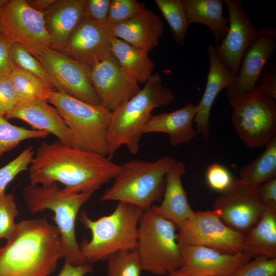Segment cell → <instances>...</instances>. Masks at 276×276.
Listing matches in <instances>:
<instances>
[{"instance_id": "f1b7e54d", "label": "cell", "mask_w": 276, "mask_h": 276, "mask_svg": "<svg viewBox=\"0 0 276 276\" xmlns=\"http://www.w3.org/2000/svg\"><path fill=\"white\" fill-rule=\"evenodd\" d=\"M9 78L19 101H48L53 91L50 84L17 67L15 66Z\"/></svg>"}, {"instance_id": "3957f363", "label": "cell", "mask_w": 276, "mask_h": 276, "mask_svg": "<svg viewBox=\"0 0 276 276\" xmlns=\"http://www.w3.org/2000/svg\"><path fill=\"white\" fill-rule=\"evenodd\" d=\"M173 100L172 91L163 85L160 74H152L138 93L111 111L108 128V158L111 159L122 146L136 154L142 130L152 116V111Z\"/></svg>"}, {"instance_id": "603a6c76", "label": "cell", "mask_w": 276, "mask_h": 276, "mask_svg": "<svg viewBox=\"0 0 276 276\" xmlns=\"http://www.w3.org/2000/svg\"><path fill=\"white\" fill-rule=\"evenodd\" d=\"M196 106L188 103L169 112L152 115L142 130V134L159 132L167 133L171 146L188 143L197 135L193 128Z\"/></svg>"}, {"instance_id": "83f0119b", "label": "cell", "mask_w": 276, "mask_h": 276, "mask_svg": "<svg viewBox=\"0 0 276 276\" xmlns=\"http://www.w3.org/2000/svg\"><path fill=\"white\" fill-rule=\"evenodd\" d=\"M265 147L264 151L257 157L241 168L239 179L243 183L257 188L275 178L276 137Z\"/></svg>"}, {"instance_id": "4dcf8cb0", "label": "cell", "mask_w": 276, "mask_h": 276, "mask_svg": "<svg viewBox=\"0 0 276 276\" xmlns=\"http://www.w3.org/2000/svg\"><path fill=\"white\" fill-rule=\"evenodd\" d=\"M49 134L44 131L28 129L12 124L4 115L0 114V157L24 141L43 139Z\"/></svg>"}, {"instance_id": "60d3db41", "label": "cell", "mask_w": 276, "mask_h": 276, "mask_svg": "<svg viewBox=\"0 0 276 276\" xmlns=\"http://www.w3.org/2000/svg\"><path fill=\"white\" fill-rule=\"evenodd\" d=\"M11 44L4 35L0 36V77H9L15 67L10 53Z\"/></svg>"}, {"instance_id": "836d02e7", "label": "cell", "mask_w": 276, "mask_h": 276, "mask_svg": "<svg viewBox=\"0 0 276 276\" xmlns=\"http://www.w3.org/2000/svg\"><path fill=\"white\" fill-rule=\"evenodd\" d=\"M34 155L33 147L24 149L16 157L0 168V197L6 193L8 184L20 173L28 169Z\"/></svg>"}, {"instance_id": "44dd1931", "label": "cell", "mask_w": 276, "mask_h": 276, "mask_svg": "<svg viewBox=\"0 0 276 276\" xmlns=\"http://www.w3.org/2000/svg\"><path fill=\"white\" fill-rule=\"evenodd\" d=\"M208 53L210 65L205 88L199 103L196 105L194 121L197 133L205 139L209 134L210 114L214 102L218 94L231 84L235 77L222 64L213 45L208 46Z\"/></svg>"}, {"instance_id": "30bf717a", "label": "cell", "mask_w": 276, "mask_h": 276, "mask_svg": "<svg viewBox=\"0 0 276 276\" xmlns=\"http://www.w3.org/2000/svg\"><path fill=\"white\" fill-rule=\"evenodd\" d=\"M0 24L4 35L17 42L36 58L51 48L44 14L32 8L26 0H0Z\"/></svg>"}, {"instance_id": "6da1fadb", "label": "cell", "mask_w": 276, "mask_h": 276, "mask_svg": "<svg viewBox=\"0 0 276 276\" xmlns=\"http://www.w3.org/2000/svg\"><path fill=\"white\" fill-rule=\"evenodd\" d=\"M29 169L30 185L50 186L59 182L67 192L93 194L114 178L121 165L105 156L58 141L42 143Z\"/></svg>"}, {"instance_id": "484cf974", "label": "cell", "mask_w": 276, "mask_h": 276, "mask_svg": "<svg viewBox=\"0 0 276 276\" xmlns=\"http://www.w3.org/2000/svg\"><path fill=\"white\" fill-rule=\"evenodd\" d=\"M190 24H201L211 31L216 43L225 36L229 20L223 15V1L182 0Z\"/></svg>"}, {"instance_id": "cb8c5ba5", "label": "cell", "mask_w": 276, "mask_h": 276, "mask_svg": "<svg viewBox=\"0 0 276 276\" xmlns=\"http://www.w3.org/2000/svg\"><path fill=\"white\" fill-rule=\"evenodd\" d=\"M43 14L51 49L62 52L72 32L83 16L82 0H55Z\"/></svg>"}, {"instance_id": "c3c4849f", "label": "cell", "mask_w": 276, "mask_h": 276, "mask_svg": "<svg viewBox=\"0 0 276 276\" xmlns=\"http://www.w3.org/2000/svg\"><path fill=\"white\" fill-rule=\"evenodd\" d=\"M1 249H2V248H1V246H0V252H1Z\"/></svg>"}, {"instance_id": "5b68a950", "label": "cell", "mask_w": 276, "mask_h": 276, "mask_svg": "<svg viewBox=\"0 0 276 276\" xmlns=\"http://www.w3.org/2000/svg\"><path fill=\"white\" fill-rule=\"evenodd\" d=\"M92 194L73 193L58 187L57 183L50 186L29 185L22 191V197L32 214L50 210L60 235L63 257L73 265L87 262L77 242L75 223L82 205Z\"/></svg>"}, {"instance_id": "2e32d148", "label": "cell", "mask_w": 276, "mask_h": 276, "mask_svg": "<svg viewBox=\"0 0 276 276\" xmlns=\"http://www.w3.org/2000/svg\"><path fill=\"white\" fill-rule=\"evenodd\" d=\"M90 78L101 104L111 112L141 90L139 83L123 70L112 54L90 67Z\"/></svg>"}, {"instance_id": "e575fe53", "label": "cell", "mask_w": 276, "mask_h": 276, "mask_svg": "<svg viewBox=\"0 0 276 276\" xmlns=\"http://www.w3.org/2000/svg\"><path fill=\"white\" fill-rule=\"evenodd\" d=\"M145 9V5L136 0H111L107 26L110 27L126 21Z\"/></svg>"}, {"instance_id": "d4e9b609", "label": "cell", "mask_w": 276, "mask_h": 276, "mask_svg": "<svg viewBox=\"0 0 276 276\" xmlns=\"http://www.w3.org/2000/svg\"><path fill=\"white\" fill-rule=\"evenodd\" d=\"M243 252L251 257L276 258V206H266L261 219L244 235Z\"/></svg>"}, {"instance_id": "4fadbf2b", "label": "cell", "mask_w": 276, "mask_h": 276, "mask_svg": "<svg viewBox=\"0 0 276 276\" xmlns=\"http://www.w3.org/2000/svg\"><path fill=\"white\" fill-rule=\"evenodd\" d=\"M36 59L54 82L57 91L93 105H101L92 86L89 66L51 48Z\"/></svg>"}, {"instance_id": "f546056e", "label": "cell", "mask_w": 276, "mask_h": 276, "mask_svg": "<svg viewBox=\"0 0 276 276\" xmlns=\"http://www.w3.org/2000/svg\"><path fill=\"white\" fill-rule=\"evenodd\" d=\"M154 1L168 24L175 41L180 45H183L190 24L182 0Z\"/></svg>"}, {"instance_id": "7a4b0ae2", "label": "cell", "mask_w": 276, "mask_h": 276, "mask_svg": "<svg viewBox=\"0 0 276 276\" xmlns=\"http://www.w3.org/2000/svg\"><path fill=\"white\" fill-rule=\"evenodd\" d=\"M0 252V276H49L63 257L59 232L46 218L23 220Z\"/></svg>"}, {"instance_id": "7c38bea8", "label": "cell", "mask_w": 276, "mask_h": 276, "mask_svg": "<svg viewBox=\"0 0 276 276\" xmlns=\"http://www.w3.org/2000/svg\"><path fill=\"white\" fill-rule=\"evenodd\" d=\"M275 51V28L266 27L260 29L245 53L232 83L225 89L226 97L232 107L258 90L262 73Z\"/></svg>"}, {"instance_id": "52a82bcc", "label": "cell", "mask_w": 276, "mask_h": 276, "mask_svg": "<svg viewBox=\"0 0 276 276\" xmlns=\"http://www.w3.org/2000/svg\"><path fill=\"white\" fill-rule=\"evenodd\" d=\"M48 101L58 111L75 138V147L109 156L108 128L111 111L58 91Z\"/></svg>"}, {"instance_id": "74e56055", "label": "cell", "mask_w": 276, "mask_h": 276, "mask_svg": "<svg viewBox=\"0 0 276 276\" xmlns=\"http://www.w3.org/2000/svg\"><path fill=\"white\" fill-rule=\"evenodd\" d=\"M205 174L209 187L221 193L228 189L235 181L229 170L216 163L209 166Z\"/></svg>"}, {"instance_id": "7bdbcfd3", "label": "cell", "mask_w": 276, "mask_h": 276, "mask_svg": "<svg viewBox=\"0 0 276 276\" xmlns=\"http://www.w3.org/2000/svg\"><path fill=\"white\" fill-rule=\"evenodd\" d=\"M258 194L265 205L276 206V178L269 180L257 188Z\"/></svg>"}, {"instance_id": "ab89813d", "label": "cell", "mask_w": 276, "mask_h": 276, "mask_svg": "<svg viewBox=\"0 0 276 276\" xmlns=\"http://www.w3.org/2000/svg\"><path fill=\"white\" fill-rule=\"evenodd\" d=\"M18 101L9 77H0V114L11 111Z\"/></svg>"}, {"instance_id": "ac0fdd59", "label": "cell", "mask_w": 276, "mask_h": 276, "mask_svg": "<svg viewBox=\"0 0 276 276\" xmlns=\"http://www.w3.org/2000/svg\"><path fill=\"white\" fill-rule=\"evenodd\" d=\"M111 37L108 27L97 25L83 16L61 53L91 67L111 54Z\"/></svg>"}, {"instance_id": "7402d4cb", "label": "cell", "mask_w": 276, "mask_h": 276, "mask_svg": "<svg viewBox=\"0 0 276 276\" xmlns=\"http://www.w3.org/2000/svg\"><path fill=\"white\" fill-rule=\"evenodd\" d=\"M186 172L185 164L177 161L168 171L163 199L158 205L151 209L164 218L172 221L178 227L194 213L188 201L182 183Z\"/></svg>"}, {"instance_id": "ffe728a7", "label": "cell", "mask_w": 276, "mask_h": 276, "mask_svg": "<svg viewBox=\"0 0 276 276\" xmlns=\"http://www.w3.org/2000/svg\"><path fill=\"white\" fill-rule=\"evenodd\" d=\"M108 28L111 36L148 53L159 44L164 25L159 15L145 8L130 19Z\"/></svg>"}, {"instance_id": "9c48e42d", "label": "cell", "mask_w": 276, "mask_h": 276, "mask_svg": "<svg viewBox=\"0 0 276 276\" xmlns=\"http://www.w3.org/2000/svg\"><path fill=\"white\" fill-rule=\"evenodd\" d=\"M232 108V124L247 147L266 146L276 137V103L270 95L257 90Z\"/></svg>"}, {"instance_id": "4316f807", "label": "cell", "mask_w": 276, "mask_h": 276, "mask_svg": "<svg viewBox=\"0 0 276 276\" xmlns=\"http://www.w3.org/2000/svg\"><path fill=\"white\" fill-rule=\"evenodd\" d=\"M110 51L123 70L138 83H146L152 75L155 65L148 52L112 36Z\"/></svg>"}, {"instance_id": "e0dca14e", "label": "cell", "mask_w": 276, "mask_h": 276, "mask_svg": "<svg viewBox=\"0 0 276 276\" xmlns=\"http://www.w3.org/2000/svg\"><path fill=\"white\" fill-rule=\"evenodd\" d=\"M180 248L179 269L190 276H231L252 258L245 252L228 254L201 246Z\"/></svg>"}, {"instance_id": "8fae6325", "label": "cell", "mask_w": 276, "mask_h": 276, "mask_svg": "<svg viewBox=\"0 0 276 276\" xmlns=\"http://www.w3.org/2000/svg\"><path fill=\"white\" fill-rule=\"evenodd\" d=\"M177 229L180 246H201L228 254L244 251V235L225 224L213 210L195 212Z\"/></svg>"}, {"instance_id": "7dc6e473", "label": "cell", "mask_w": 276, "mask_h": 276, "mask_svg": "<svg viewBox=\"0 0 276 276\" xmlns=\"http://www.w3.org/2000/svg\"><path fill=\"white\" fill-rule=\"evenodd\" d=\"M3 35H4V34H3V32L2 27V26H1V25L0 24V36H1Z\"/></svg>"}, {"instance_id": "8992f818", "label": "cell", "mask_w": 276, "mask_h": 276, "mask_svg": "<svg viewBox=\"0 0 276 276\" xmlns=\"http://www.w3.org/2000/svg\"><path fill=\"white\" fill-rule=\"evenodd\" d=\"M177 161L165 155L154 162L133 159L125 162L100 200L125 202L144 210L151 208L154 202L162 200L166 173Z\"/></svg>"}, {"instance_id": "f35d334b", "label": "cell", "mask_w": 276, "mask_h": 276, "mask_svg": "<svg viewBox=\"0 0 276 276\" xmlns=\"http://www.w3.org/2000/svg\"><path fill=\"white\" fill-rule=\"evenodd\" d=\"M111 0H82L83 16L101 26L108 27L107 20Z\"/></svg>"}, {"instance_id": "5bb4252c", "label": "cell", "mask_w": 276, "mask_h": 276, "mask_svg": "<svg viewBox=\"0 0 276 276\" xmlns=\"http://www.w3.org/2000/svg\"><path fill=\"white\" fill-rule=\"evenodd\" d=\"M256 189L235 180L214 200L213 210L225 224L245 235L259 221L265 209Z\"/></svg>"}, {"instance_id": "ba28073f", "label": "cell", "mask_w": 276, "mask_h": 276, "mask_svg": "<svg viewBox=\"0 0 276 276\" xmlns=\"http://www.w3.org/2000/svg\"><path fill=\"white\" fill-rule=\"evenodd\" d=\"M177 227L151 208L144 210L139 221L136 249L143 270L165 276L179 268L181 248Z\"/></svg>"}, {"instance_id": "9a60e30c", "label": "cell", "mask_w": 276, "mask_h": 276, "mask_svg": "<svg viewBox=\"0 0 276 276\" xmlns=\"http://www.w3.org/2000/svg\"><path fill=\"white\" fill-rule=\"evenodd\" d=\"M229 28L224 38L216 43L215 51L224 66L235 76L243 56L256 38L259 30L245 12L240 0H224Z\"/></svg>"}, {"instance_id": "b9f144b4", "label": "cell", "mask_w": 276, "mask_h": 276, "mask_svg": "<svg viewBox=\"0 0 276 276\" xmlns=\"http://www.w3.org/2000/svg\"><path fill=\"white\" fill-rule=\"evenodd\" d=\"M264 91L276 100V71L273 64L266 65L260 79L258 90Z\"/></svg>"}, {"instance_id": "bcb514c9", "label": "cell", "mask_w": 276, "mask_h": 276, "mask_svg": "<svg viewBox=\"0 0 276 276\" xmlns=\"http://www.w3.org/2000/svg\"><path fill=\"white\" fill-rule=\"evenodd\" d=\"M165 276H190L181 270H180L179 268L177 269L176 270H174L167 274L165 275Z\"/></svg>"}, {"instance_id": "8d00e7d4", "label": "cell", "mask_w": 276, "mask_h": 276, "mask_svg": "<svg viewBox=\"0 0 276 276\" xmlns=\"http://www.w3.org/2000/svg\"><path fill=\"white\" fill-rule=\"evenodd\" d=\"M231 276H276V258L255 257Z\"/></svg>"}, {"instance_id": "f6af8a7d", "label": "cell", "mask_w": 276, "mask_h": 276, "mask_svg": "<svg viewBox=\"0 0 276 276\" xmlns=\"http://www.w3.org/2000/svg\"><path fill=\"white\" fill-rule=\"evenodd\" d=\"M55 0H31L27 1L29 5L34 9L44 12Z\"/></svg>"}, {"instance_id": "ee69618b", "label": "cell", "mask_w": 276, "mask_h": 276, "mask_svg": "<svg viewBox=\"0 0 276 276\" xmlns=\"http://www.w3.org/2000/svg\"><path fill=\"white\" fill-rule=\"evenodd\" d=\"M92 263L86 262L81 265H73L65 261L57 276H84L93 271Z\"/></svg>"}, {"instance_id": "d6a6232c", "label": "cell", "mask_w": 276, "mask_h": 276, "mask_svg": "<svg viewBox=\"0 0 276 276\" xmlns=\"http://www.w3.org/2000/svg\"><path fill=\"white\" fill-rule=\"evenodd\" d=\"M10 53L15 67L30 73L55 88L54 81L43 66L23 45L17 42L11 43Z\"/></svg>"}, {"instance_id": "277c9868", "label": "cell", "mask_w": 276, "mask_h": 276, "mask_svg": "<svg viewBox=\"0 0 276 276\" xmlns=\"http://www.w3.org/2000/svg\"><path fill=\"white\" fill-rule=\"evenodd\" d=\"M144 211L120 202L110 214L97 220L91 219L81 212L80 220L91 234L89 241L83 240L79 245L86 261H102L117 252L136 248L139 223Z\"/></svg>"}, {"instance_id": "1f68e13d", "label": "cell", "mask_w": 276, "mask_h": 276, "mask_svg": "<svg viewBox=\"0 0 276 276\" xmlns=\"http://www.w3.org/2000/svg\"><path fill=\"white\" fill-rule=\"evenodd\" d=\"M107 260V276H140L143 270L136 248L117 252Z\"/></svg>"}, {"instance_id": "d6986e66", "label": "cell", "mask_w": 276, "mask_h": 276, "mask_svg": "<svg viewBox=\"0 0 276 276\" xmlns=\"http://www.w3.org/2000/svg\"><path fill=\"white\" fill-rule=\"evenodd\" d=\"M50 104L46 100L19 101L5 117L7 120H20L33 129L51 133L62 144L75 147V138L72 132L57 109Z\"/></svg>"}, {"instance_id": "d590c367", "label": "cell", "mask_w": 276, "mask_h": 276, "mask_svg": "<svg viewBox=\"0 0 276 276\" xmlns=\"http://www.w3.org/2000/svg\"><path fill=\"white\" fill-rule=\"evenodd\" d=\"M18 213L12 194L6 193L0 197V238L8 240L12 235L16 225L15 218Z\"/></svg>"}]
</instances>
